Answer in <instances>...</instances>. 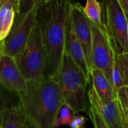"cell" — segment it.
<instances>
[{"instance_id": "obj_1", "label": "cell", "mask_w": 128, "mask_h": 128, "mask_svg": "<svg viewBox=\"0 0 128 128\" xmlns=\"http://www.w3.org/2000/svg\"><path fill=\"white\" fill-rule=\"evenodd\" d=\"M70 7V0H48L38 6L37 22L46 54V77L55 78L60 68Z\"/></svg>"}, {"instance_id": "obj_2", "label": "cell", "mask_w": 128, "mask_h": 128, "mask_svg": "<svg viewBox=\"0 0 128 128\" xmlns=\"http://www.w3.org/2000/svg\"><path fill=\"white\" fill-rule=\"evenodd\" d=\"M16 94L25 116L38 128H55V121L64 100L61 87L54 78L28 81L26 88Z\"/></svg>"}, {"instance_id": "obj_3", "label": "cell", "mask_w": 128, "mask_h": 128, "mask_svg": "<svg viewBox=\"0 0 128 128\" xmlns=\"http://www.w3.org/2000/svg\"><path fill=\"white\" fill-rule=\"evenodd\" d=\"M54 78L61 87L64 103L69 105L75 114L85 112L89 108L86 91L89 82L83 72L65 51L57 75Z\"/></svg>"}, {"instance_id": "obj_4", "label": "cell", "mask_w": 128, "mask_h": 128, "mask_svg": "<svg viewBox=\"0 0 128 128\" xmlns=\"http://www.w3.org/2000/svg\"><path fill=\"white\" fill-rule=\"evenodd\" d=\"M14 59L27 81L46 77V54L37 21L25 48Z\"/></svg>"}, {"instance_id": "obj_5", "label": "cell", "mask_w": 128, "mask_h": 128, "mask_svg": "<svg viewBox=\"0 0 128 128\" xmlns=\"http://www.w3.org/2000/svg\"><path fill=\"white\" fill-rule=\"evenodd\" d=\"M102 22L110 45L116 54H128V23L118 0H103Z\"/></svg>"}, {"instance_id": "obj_6", "label": "cell", "mask_w": 128, "mask_h": 128, "mask_svg": "<svg viewBox=\"0 0 128 128\" xmlns=\"http://www.w3.org/2000/svg\"><path fill=\"white\" fill-rule=\"evenodd\" d=\"M39 5H36L29 11L23 14H16L13 27L4 40L2 55L14 58L25 48L37 21V11Z\"/></svg>"}, {"instance_id": "obj_7", "label": "cell", "mask_w": 128, "mask_h": 128, "mask_svg": "<svg viewBox=\"0 0 128 128\" xmlns=\"http://www.w3.org/2000/svg\"><path fill=\"white\" fill-rule=\"evenodd\" d=\"M92 61V67L100 69L112 85V74L113 64V51L110 45L104 27L99 26L93 23ZM113 86V85H112Z\"/></svg>"}, {"instance_id": "obj_8", "label": "cell", "mask_w": 128, "mask_h": 128, "mask_svg": "<svg viewBox=\"0 0 128 128\" xmlns=\"http://www.w3.org/2000/svg\"><path fill=\"white\" fill-rule=\"evenodd\" d=\"M70 17L73 27L84 52L88 66L92 72V25L84 12V7L79 2L71 3Z\"/></svg>"}, {"instance_id": "obj_9", "label": "cell", "mask_w": 128, "mask_h": 128, "mask_svg": "<svg viewBox=\"0 0 128 128\" xmlns=\"http://www.w3.org/2000/svg\"><path fill=\"white\" fill-rule=\"evenodd\" d=\"M88 97L92 106L108 128H124L122 110L119 100L116 98L111 102L102 100L95 93L92 87L88 91Z\"/></svg>"}, {"instance_id": "obj_10", "label": "cell", "mask_w": 128, "mask_h": 128, "mask_svg": "<svg viewBox=\"0 0 128 128\" xmlns=\"http://www.w3.org/2000/svg\"><path fill=\"white\" fill-rule=\"evenodd\" d=\"M0 83L13 93L22 91L27 84L15 60L2 54L0 55Z\"/></svg>"}, {"instance_id": "obj_11", "label": "cell", "mask_w": 128, "mask_h": 128, "mask_svg": "<svg viewBox=\"0 0 128 128\" xmlns=\"http://www.w3.org/2000/svg\"><path fill=\"white\" fill-rule=\"evenodd\" d=\"M65 52L72 58V60L75 62V63L83 72L87 80L89 82L91 80V72L86 63V60L82 46L75 34L70 14L66 29Z\"/></svg>"}, {"instance_id": "obj_12", "label": "cell", "mask_w": 128, "mask_h": 128, "mask_svg": "<svg viewBox=\"0 0 128 128\" xmlns=\"http://www.w3.org/2000/svg\"><path fill=\"white\" fill-rule=\"evenodd\" d=\"M91 79L92 80V87L102 100L111 102L117 98V94L115 92L113 86L100 69L92 67Z\"/></svg>"}, {"instance_id": "obj_13", "label": "cell", "mask_w": 128, "mask_h": 128, "mask_svg": "<svg viewBox=\"0 0 128 128\" xmlns=\"http://www.w3.org/2000/svg\"><path fill=\"white\" fill-rule=\"evenodd\" d=\"M112 80L115 92L128 85V54H116L113 52Z\"/></svg>"}, {"instance_id": "obj_14", "label": "cell", "mask_w": 128, "mask_h": 128, "mask_svg": "<svg viewBox=\"0 0 128 128\" xmlns=\"http://www.w3.org/2000/svg\"><path fill=\"white\" fill-rule=\"evenodd\" d=\"M1 128H26L25 115L18 103L4 111L2 115Z\"/></svg>"}, {"instance_id": "obj_15", "label": "cell", "mask_w": 128, "mask_h": 128, "mask_svg": "<svg viewBox=\"0 0 128 128\" xmlns=\"http://www.w3.org/2000/svg\"><path fill=\"white\" fill-rule=\"evenodd\" d=\"M16 17V11L12 2L8 1L0 7V40L4 41L9 35Z\"/></svg>"}, {"instance_id": "obj_16", "label": "cell", "mask_w": 128, "mask_h": 128, "mask_svg": "<svg viewBox=\"0 0 128 128\" xmlns=\"http://www.w3.org/2000/svg\"><path fill=\"white\" fill-rule=\"evenodd\" d=\"M84 12L92 23L99 26H104L102 22V7L98 0H87L84 7Z\"/></svg>"}, {"instance_id": "obj_17", "label": "cell", "mask_w": 128, "mask_h": 128, "mask_svg": "<svg viewBox=\"0 0 128 128\" xmlns=\"http://www.w3.org/2000/svg\"><path fill=\"white\" fill-rule=\"evenodd\" d=\"M18 103L16 94L9 91L0 83V123L4 111Z\"/></svg>"}, {"instance_id": "obj_18", "label": "cell", "mask_w": 128, "mask_h": 128, "mask_svg": "<svg viewBox=\"0 0 128 128\" xmlns=\"http://www.w3.org/2000/svg\"><path fill=\"white\" fill-rule=\"evenodd\" d=\"M75 115L76 114L71 107L67 103H64L59 111V113L55 121L54 127H59L62 125H70Z\"/></svg>"}, {"instance_id": "obj_19", "label": "cell", "mask_w": 128, "mask_h": 128, "mask_svg": "<svg viewBox=\"0 0 128 128\" xmlns=\"http://www.w3.org/2000/svg\"><path fill=\"white\" fill-rule=\"evenodd\" d=\"M38 0H18L16 14H23L29 11L37 5Z\"/></svg>"}, {"instance_id": "obj_20", "label": "cell", "mask_w": 128, "mask_h": 128, "mask_svg": "<svg viewBox=\"0 0 128 128\" xmlns=\"http://www.w3.org/2000/svg\"><path fill=\"white\" fill-rule=\"evenodd\" d=\"M87 112H88L90 119L92 121V124H94V128H108L106 125V124L104 123V121L100 117L99 114L96 112V110L92 106H90Z\"/></svg>"}, {"instance_id": "obj_21", "label": "cell", "mask_w": 128, "mask_h": 128, "mask_svg": "<svg viewBox=\"0 0 128 128\" xmlns=\"http://www.w3.org/2000/svg\"><path fill=\"white\" fill-rule=\"evenodd\" d=\"M117 97L120 104L128 110V85L123 86L118 90Z\"/></svg>"}, {"instance_id": "obj_22", "label": "cell", "mask_w": 128, "mask_h": 128, "mask_svg": "<svg viewBox=\"0 0 128 128\" xmlns=\"http://www.w3.org/2000/svg\"><path fill=\"white\" fill-rule=\"evenodd\" d=\"M86 121V118L84 116L75 115L69 126L70 128H82Z\"/></svg>"}, {"instance_id": "obj_23", "label": "cell", "mask_w": 128, "mask_h": 128, "mask_svg": "<svg viewBox=\"0 0 128 128\" xmlns=\"http://www.w3.org/2000/svg\"><path fill=\"white\" fill-rule=\"evenodd\" d=\"M120 107H121V110H122L124 128H128V110L126 109L124 107H123L121 104H120Z\"/></svg>"}, {"instance_id": "obj_24", "label": "cell", "mask_w": 128, "mask_h": 128, "mask_svg": "<svg viewBox=\"0 0 128 128\" xmlns=\"http://www.w3.org/2000/svg\"><path fill=\"white\" fill-rule=\"evenodd\" d=\"M125 15L128 23V0H118Z\"/></svg>"}, {"instance_id": "obj_25", "label": "cell", "mask_w": 128, "mask_h": 128, "mask_svg": "<svg viewBox=\"0 0 128 128\" xmlns=\"http://www.w3.org/2000/svg\"><path fill=\"white\" fill-rule=\"evenodd\" d=\"M26 118V128H38L36 126V124L28 118H27L26 116H25Z\"/></svg>"}, {"instance_id": "obj_26", "label": "cell", "mask_w": 128, "mask_h": 128, "mask_svg": "<svg viewBox=\"0 0 128 128\" xmlns=\"http://www.w3.org/2000/svg\"><path fill=\"white\" fill-rule=\"evenodd\" d=\"M8 1H9V2H12L13 4H14V8H15V11L16 10V6H17V1L18 0H2V5L4 4V3H5L6 2H8ZM1 5V6H2Z\"/></svg>"}, {"instance_id": "obj_27", "label": "cell", "mask_w": 128, "mask_h": 128, "mask_svg": "<svg viewBox=\"0 0 128 128\" xmlns=\"http://www.w3.org/2000/svg\"><path fill=\"white\" fill-rule=\"evenodd\" d=\"M3 44H4V41L0 40V55L2 54V48H3Z\"/></svg>"}, {"instance_id": "obj_28", "label": "cell", "mask_w": 128, "mask_h": 128, "mask_svg": "<svg viewBox=\"0 0 128 128\" xmlns=\"http://www.w3.org/2000/svg\"><path fill=\"white\" fill-rule=\"evenodd\" d=\"M48 0H38L37 1V4L38 5H40L41 4H43V3H44V2H47Z\"/></svg>"}, {"instance_id": "obj_29", "label": "cell", "mask_w": 128, "mask_h": 128, "mask_svg": "<svg viewBox=\"0 0 128 128\" xmlns=\"http://www.w3.org/2000/svg\"><path fill=\"white\" fill-rule=\"evenodd\" d=\"M2 0H0V7L2 5Z\"/></svg>"}, {"instance_id": "obj_30", "label": "cell", "mask_w": 128, "mask_h": 128, "mask_svg": "<svg viewBox=\"0 0 128 128\" xmlns=\"http://www.w3.org/2000/svg\"><path fill=\"white\" fill-rule=\"evenodd\" d=\"M0 128H1V127H0Z\"/></svg>"}, {"instance_id": "obj_31", "label": "cell", "mask_w": 128, "mask_h": 128, "mask_svg": "<svg viewBox=\"0 0 128 128\" xmlns=\"http://www.w3.org/2000/svg\"></svg>"}]
</instances>
